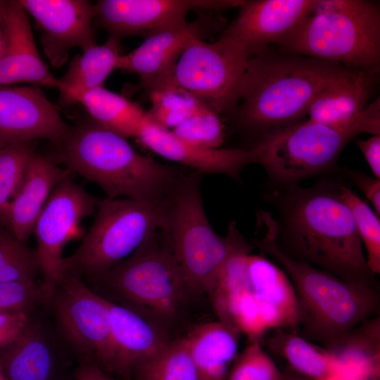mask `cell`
Instances as JSON below:
<instances>
[{
	"label": "cell",
	"mask_w": 380,
	"mask_h": 380,
	"mask_svg": "<svg viewBox=\"0 0 380 380\" xmlns=\"http://www.w3.org/2000/svg\"><path fill=\"white\" fill-rule=\"evenodd\" d=\"M343 182L327 177L310 187L268 185L262 198L278 212L276 243L294 259L376 289L353 216L341 197Z\"/></svg>",
	"instance_id": "cell-1"
},
{
	"label": "cell",
	"mask_w": 380,
	"mask_h": 380,
	"mask_svg": "<svg viewBox=\"0 0 380 380\" xmlns=\"http://www.w3.org/2000/svg\"><path fill=\"white\" fill-rule=\"evenodd\" d=\"M346 68L270 47L249 58L233 116L255 140L300 122L317 94Z\"/></svg>",
	"instance_id": "cell-2"
},
{
	"label": "cell",
	"mask_w": 380,
	"mask_h": 380,
	"mask_svg": "<svg viewBox=\"0 0 380 380\" xmlns=\"http://www.w3.org/2000/svg\"><path fill=\"white\" fill-rule=\"evenodd\" d=\"M53 146L49 156L54 162L98 184L108 199L165 201L184 174L139 154L126 138L91 118L70 126L65 138Z\"/></svg>",
	"instance_id": "cell-3"
},
{
	"label": "cell",
	"mask_w": 380,
	"mask_h": 380,
	"mask_svg": "<svg viewBox=\"0 0 380 380\" xmlns=\"http://www.w3.org/2000/svg\"><path fill=\"white\" fill-rule=\"evenodd\" d=\"M262 235L253 245L272 255L290 279L298 299L302 336L329 348L364 321L379 315L377 289L342 279L283 253L276 243V221L257 212Z\"/></svg>",
	"instance_id": "cell-4"
},
{
	"label": "cell",
	"mask_w": 380,
	"mask_h": 380,
	"mask_svg": "<svg viewBox=\"0 0 380 380\" xmlns=\"http://www.w3.org/2000/svg\"><path fill=\"white\" fill-rule=\"evenodd\" d=\"M362 133L380 134L379 97L351 126L336 127L308 120L300 121L261 137L250 147L256 153L255 163L268 176V185L288 186L334 172L343 150Z\"/></svg>",
	"instance_id": "cell-5"
},
{
	"label": "cell",
	"mask_w": 380,
	"mask_h": 380,
	"mask_svg": "<svg viewBox=\"0 0 380 380\" xmlns=\"http://www.w3.org/2000/svg\"><path fill=\"white\" fill-rule=\"evenodd\" d=\"M279 46L291 54L378 72L379 6L367 0H317L312 12Z\"/></svg>",
	"instance_id": "cell-6"
},
{
	"label": "cell",
	"mask_w": 380,
	"mask_h": 380,
	"mask_svg": "<svg viewBox=\"0 0 380 380\" xmlns=\"http://www.w3.org/2000/svg\"><path fill=\"white\" fill-rule=\"evenodd\" d=\"M202 174L185 173L167 198L163 229L189 292L213 293L217 274L243 235L235 220L226 236H219L205 214L201 196Z\"/></svg>",
	"instance_id": "cell-7"
},
{
	"label": "cell",
	"mask_w": 380,
	"mask_h": 380,
	"mask_svg": "<svg viewBox=\"0 0 380 380\" xmlns=\"http://www.w3.org/2000/svg\"><path fill=\"white\" fill-rule=\"evenodd\" d=\"M96 212L82 243L64 258L62 275L96 279L127 259L152 234L165 228L167 199L146 202L106 198L100 201Z\"/></svg>",
	"instance_id": "cell-8"
},
{
	"label": "cell",
	"mask_w": 380,
	"mask_h": 380,
	"mask_svg": "<svg viewBox=\"0 0 380 380\" xmlns=\"http://www.w3.org/2000/svg\"><path fill=\"white\" fill-rule=\"evenodd\" d=\"M96 279L105 282L125 300L165 319L177 314L189 292L163 229Z\"/></svg>",
	"instance_id": "cell-9"
},
{
	"label": "cell",
	"mask_w": 380,
	"mask_h": 380,
	"mask_svg": "<svg viewBox=\"0 0 380 380\" xmlns=\"http://www.w3.org/2000/svg\"><path fill=\"white\" fill-rule=\"evenodd\" d=\"M249 58L246 49L232 40L219 37L208 43L194 39L180 55L171 79L163 87H179L217 113L233 115Z\"/></svg>",
	"instance_id": "cell-10"
},
{
	"label": "cell",
	"mask_w": 380,
	"mask_h": 380,
	"mask_svg": "<svg viewBox=\"0 0 380 380\" xmlns=\"http://www.w3.org/2000/svg\"><path fill=\"white\" fill-rule=\"evenodd\" d=\"M49 303L69 343L84 357L108 370L112 358L108 300L77 276L63 274Z\"/></svg>",
	"instance_id": "cell-11"
},
{
	"label": "cell",
	"mask_w": 380,
	"mask_h": 380,
	"mask_svg": "<svg viewBox=\"0 0 380 380\" xmlns=\"http://www.w3.org/2000/svg\"><path fill=\"white\" fill-rule=\"evenodd\" d=\"M99 202L68 177L54 189L38 216L33 234L46 303H50L61 278L66 244L77 233L80 222L96 210Z\"/></svg>",
	"instance_id": "cell-12"
},
{
	"label": "cell",
	"mask_w": 380,
	"mask_h": 380,
	"mask_svg": "<svg viewBox=\"0 0 380 380\" xmlns=\"http://www.w3.org/2000/svg\"><path fill=\"white\" fill-rule=\"evenodd\" d=\"M241 0H101L96 4L94 23L120 40L145 38L180 26L191 10L219 12L239 8Z\"/></svg>",
	"instance_id": "cell-13"
},
{
	"label": "cell",
	"mask_w": 380,
	"mask_h": 380,
	"mask_svg": "<svg viewBox=\"0 0 380 380\" xmlns=\"http://www.w3.org/2000/svg\"><path fill=\"white\" fill-rule=\"evenodd\" d=\"M215 11L202 10L194 20L167 29L145 38L140 46L121 54L117 69L136 73L139 77L137 89L148 92L165 86L172 77L175 65L189 43L203 39L221 27Z\"/></svg>",
	"instance_id": "cell-14"
},
{
	"label": "cell",
	"mask_w": 380,
	"mask_h": 380,
	"mask_svg": "<svg viewBox=\"0 0 380 380\" xmlns=\"http://www.w3.org/2000/svg\"><path fill=\"white\" fill-rule=\"evenodd\" d=\"M317 0L243 1L220 37L241 45L250 57L286 40L314 10Z\"/></svg>",
	"instance_id": "cell-15"
},
{
	"label": "cell",
	"mask_w": 380,
	"mask_h": 380,
	"mask_svg": "<svg viewBox=\"0 0 380 380\" xmlns=\"http://www.w3.org/2000/svg\"><path fill=\"white\" fill-rule=\"evenodd\" d=\"M42 31L46 56L54 67L66 63L69 51H83L96 44V4L87 0H20Z\"/></svg>",
	"instance_id": "cell-16"
},
{
	"label": "cell",
	"mask_w": 380,
	"mask_h": 380,
	"mask_svg": "<svg viewBox=\"0 0 380 380\" xmlns=\"http://www.w3.org/2000/svg\"><path fill=\"white\" fill-rule=\"evenodd\" d=\"M70 126L38 87H0V144L37 139L60 144Z\"/></svg>",
	"instance_id": "cell-17"
},
{
	"label": "cell",
	"mask_w": 380,
	"mask_h": 380,
	"mask_svg": "<svg viewBox=\"0 0 380 380\" xmlns=\"http://www.w3.org/2000/svg\"><path fill=\"white\" fill-rule=\"evenodd\" d=\"M137 138L146 147L165 159L202 175H224L236 182L241 181V173L246 166L256 162L253 148L210 149L195 146L151 121L146 113Z\"/></svg>",
	"instance_id": "cell-18"
},
{
	"label": "cell",
	"mask_w": 380,
	"mask_h": 380,
	"mask_svg": "<svg viewBox=\"0 0 380 380\" xmlns=\"http://www.w3.org/2000/svg\"><path fill=\"white\" fill-rule=\"evenodd\" d=\"M4 37L0 59V87L31 82L56 88L58 79L39 56L27 13L19 1H8Z\"/></svg>",
	"instance_id": "cell-19"
},
{
	"label": "cell",
	"mask_w": 380,
	"mask_h": 380,
	"mask_svg": "<svg viewBox=\"0 0 380 380\" xmlns=\"http://www.w3.org/2000/svg\"><path fill=\"white\" fill-rule=\"evenodd\" d=\"M377 72L346 68L314 98L308 120L336 127L355 124L373 94Z\"/></svg>",
	"instance_id": "cell-20"
},
{
	"label": "cell",
	"mask_w": 380,
	"mask_h": 380,
	"mask_svg": "<svg viewBox=\"0 0 380 380\" xmlns=\"http://www.w3.org/2000/svg\"><path fill=\"white\" fill-rule=\"evenodd\" d=\"M112 358L108 371L127 378L169 341L163 333L134 310L108 300Z\"/></svg>",
	"instance_id": "cell-21"
},
{
	"label": "cell",
	"mask_w": 380,
	"mask_h": 380,
	"mask_svg": "<svg viewBox=\"0 0 380 380\" xmlns=\"http://www.w3.org/2000/svg\"><path fill=\"white\" fill-rule=\"evenodd\" d=\"M247 263L251 289L267 330L282 328L298 333L300 308L286 272L262 255L250 253Z\"/></svg>",
	"instance_id": "cell-22"
},
{
	"label": "cell",
	"mask_w": 380,
	"mask_h": 380,
	"mask_svg": "<svg viewBox=\"0 0 380 380\" xmlns=\"http://www.w3.org/2000/svg\"><path fill=\"white\" fill-rule=\"evenodd\" d=\"M71 174L49 156L32 155L9 211L8 230L15 238L27 243L53 191Z\"/></svg>",
	"instance_id": "cell-23"
},
{
	"label": "cell",
	"mask_w": 380,
	"mask_h": 380,
	"mask_svg": "<svg viewBox=\"0 0 380 380\" xmlns=\"http://www.w3.org/2000/svg\"><path fill=\"white\" fill-rule=\"evenodd\" d=\"M240 332L219 320L195 327L184 338L199 380H225L237 357Z\"/></svg>",
	"instance_id": "cell-24"
},
{
	"label": "cell",
	"mask_w": 380,
	"mask_h": 380,
	"mask_svg": "<svg viewBox=\"0 0 380 380\" xmlns=\"http://www.w3.org/2000/svg\"><path fill=\"white\" fill-rule=\"evenodd\" d=\"M120 51V40L109 36L103 44L93 46L75 57L65 74L57 80L61 104H74L82 93L103 87L108 75L117 69Z\"/></svg>",
	"instance_id": "cell-25"
},
{
	"label": "cell",
	"mask_w": 380,
	"mask_h": 380,
	"mask_svg": "<svg viewBox=\"0 0 380 380\" xmlns=\"http://www.w3.org/2000/svg\"><path fill=\"white\" fill-rule=\"evenodd\" d=\"M53 362L47 338L31 321L16 341L0 350V366L7 380H50Z\"/></svg>",
	"instance_id": "cell-26"
},
{
	"label": "cell",
	"mask_w": 380,
	"mask_h": 380,
	"mask_svg": "<svg viewBox=\"0 0 380 380\" xmlns=\"http://www.w3.org/2000/svg\"><path fill=\"white\" fill-rule=\"evenodd\" d=\"M328 349L337 362V372L356 377L379 376V315L364 321Z\"/></svg>",
	"instance_id": "cell-27"
},
{
	"label": "cell",
	"mask_w": 380,
	"mask_h": 380,
	"mask_svg": "<svg viewBox=\"0 0 380 380\" xmlns=\"http://www.w3.org/2000/svg\"><path fill=\"white\" fill-rule=\"evenodd\" d=\"M274 330L266 339V345L304 378L322 380L338 372L337 362L328 348L296 332L282 328Z\"/></svg>",
	"instance_id": "cell-28"
},
{
	"label": "cell",
	"mask_w": 380,
	"mask_h": 380,
	"mask_svg": "<svg viewBox=\"0 0 380 380\" xmlns=\"http://www.w3.org/2000/svg\"><path fill=\"white\" fill-rule=\"evenodd\" d=\"M77 102L95 122L126 139L137 137L146 115L139 105L103 87L82 93Z\"/></svg>",
	"instance_id": "cell-29"
},
{
	"label": "cell",
	"mask_w": 380,
	"mask_h": 380,
	"mask_svg": "<svg viewBox=\"0 0 380 380\" xmlns=\"http://www.w3.org/2000/svg\"><path fill=\"white\" fill-rule=\"evenodd\" d=\"M132 375L134 380H199L184 338L169 342Z\"/></svg>",
	"instance_id": "cell-30"
},
{
	"label": "cell",
	"mask_w": 380,
	"mask_h": 380,
	"mask_svg": "<svg viewBox=\"0 0 380 380\" xmlns=\"http://www.w3.org/2000/svg\"><path fill=\"white\" fill-rule=\"evenodd\" d=\"M148 93L152 104L146 112L147 117L167 130L174 129L196 113L210 108L177 87H166Z\"/></svg>",
	"instance_id": "cell-31"
},
{
	"label": "cell",
	"mask_w": 380,
	"mask_h": 380,
	"mask_svg": "<svg viewBox=\"0 0 380 380\" xmlns=\"http://www.w3.org/2000/svg\"><path fill=\"white\" fill-rule=\"evenodd\" d=\"M34 152L32 141L10 144L0 149V225L7 229L11 203Z\"/></svg>",
	"instance_id": "cell-32"
},
{
	"label": "cell",
	"mask_w": 380,
	"mask_h": 380,
	"mask_svg": "<svg viewBox=\"0 0 380 380\" xmlns=\"http://www.w3.org/2000/svg\"><path fill=\"white\" fill-rule=\"evenodd\" d=\"M341 197L349 208L355 226L367 251V262L374 274L380 273V220L379 216L367 202L360 198L343 182Z\"/></svg>",
	"instance_id": "cell-33"
},
{
	"label": "cell",
	"mask_w": 380,
	"mask_h": 380,
	"mask_svg": "<svg viewBox=\"0 0 380 380\" xmlns=\"http://www.w3.org/2000/svg\"><path fill=\"white\" fill-rule=\"evenodd\" d=\"M41 273L36 249L0 225V282L33 281Z\"/></svg>",
	"instance_id": "cell-34"
},
{
	"label": "cell",
	"mask_w": 380,
	"mask_h": 380,
	"mask_svg": "<svg viewBox=\"0 0 380 380\" xmlns=\"http://www.w3.org/2000/svg\"><path fill=\"white\" fill-rule=\"evenodd\" d=\"M183 141L204 148H220L225 137V127L220 114L211 108L193 115L170 130Z\"/></svg>",
	"instance_id": "cell-35"
},
{
	"label": "cell",
	"mask_w": 380,
	"mask_h": 380,
	"mask_svg": "<svg viewBox=\"0 0 380 380\" xmlns=\"http://www.w3.org/2000/svg\"><path fill=\"white\" fill-rule=\"evenodd\" d=\"M227 380H290L277 368L263 350L261 343L250 341L237 355L230 369Z\"/></svg>",
	"instance_id": "cell-36"
},
{
	"label": "cell",
	"mask_w": 380,
	"mask_h": 380,
	"mask_svg": "<svg viewBox=\"0 0 380 380\" xmlns=\"http://www.w3.org/2000/svg\"><path fill=\"white\" fill-rule=\"evenodd\" d=\"M40 303L46 302L36 280L0 282V312L30 314Z\"/></svg>",
	"instance_id": "cell-37"
},
{
	"label": "cell",
	"mask_w": 380,
	"mask_h": 380,
	"mask_svg": "<svg viewBox=\"0 0 380 380\" xmlns=\"http://www.w3.org/2000/svg\"><path fill=\"white\" fill-rule=\"evenodd\" d=\"M343 172L371 203L373 210L380 215V179L362 172L343 168Z\"/></svg>",
	"instance_id": "cell-38"
},
{
	"label": "cell",
	"mask_w": 380,
	"mask_h": 380,
	"mask_svg": "<svg viewBox=\"0 0 380 380\" xmlns=\"http://www.w3.org/2000/svg\"><path fill=\"white\" fill-rule=\"evenodd\" d=\"M355 141L374 177L380 179V134Z\"/></svg>",
	"instance_id": "cell-39"
},
{
	"label": "cell",
	"mask_w": 380,
	"mask_h": 380,
	"mask_svg": "<svg viewBox=\"0 0 380 380\" xmlns=\"http://www.w3.org/2000/svg\"><path fill=\"white\" fill-rule=\"evenodd\" d=\"M76 380H117L108 375L95 362L88 360L79 366L75 374Z\"/></svg>",
	"instance_id": "cell-40"
},
{
	"label": "cell",
	"mask_w": 380,
	"mask_h": 380,
	"mask_svg": "<svg viewBox=\"0 0 380 380\" xmlns=\"http://www.w3.org/2000/svg\"><path fill=\"white\" fill-rule=\"evenodd\" d=\"M30 321L0 329V350L16 341L21 336Z\"/></svg>",
	"instance_id": "cell-41"
},
{
	"label": "cell",
	"mask_w": 380,
	"mask_h": 380,
	"mask_svg": "<svg viewBox=\"0 0 380 380\" xmlns=\"http://www.w3.org/2000/svg\"><path fill=\"white\" fill-rule=\"evenodd\" d=\"M29 315L26 312H0V329L27 322L30 320Z\"/></svg>",
	"instance_id": "cell-42"
},
{
	"label": "cell",
	"mask_w": 380,
	"mask_h": 380,
	"mask_svg": "<svg viewBox=\"0 0 380 380\" xmlns=\"http://www.w3.org/2000/svg\"><path fill=\"white\" fill-rule=\"evenodd\" d=\"M7 4L8 1L0 0V59L3 53L5 43L4 22Z\"/></svg>",
	"instance_id": "cell-43"
},
{
	"label": "cell",
	"mask_w": 380,
	"mask_h": 380,
	"mask_svg": "<svg viewBox=\"0 0 380 380\" xmlns=\"http://www.w3.org/2000/svg\"><path fill=\"white\" fill-rule=\"evenodd\" d=\"M376 379H379V377L371 379H362L355 378L354 376H350L343 373L336 372L322 380H374Z\"/></svg>",
	"instance_id": "cell-44"
},
{
	"label": "cell",
	"mask_w": 380,
	"mask_h": 380,
	"mask_svg": "<svg viewBox=\"0 0 380 380\" xmlns=\"http://www.w3.org/2000/svg\"><path fill=\"white\" fill-rule=\"evenodd\" d=\"M0 380H7L0 366Z\"/></svg>",
	"instance_id": "cell-45"
},
{
	"label": "cell",
	"mask_w": 380,
	"mask_h": 380,
	"mask_svg": "<svg viewBox=\"0 0 380 380\" xmlns=\"http://www.w3.org/2000/svg\"><path fill=\"white\" fill-rule=\"evenodd\" d=\"M293 380H310L306 378H293Z\"/></svg>",
	"instance_id": "cell-46"
},
{
	"label": "cell",
	"mask_w": 380,
	"mask_h": 380,
	"mask_svg": "<svg viewBox=\"0 0 380 380\" xmlns=\"http://www.w3.org/2000/svg\"><path fill=\"white\" fill-rule=\"evenodd\" d=\"M1 148H3V146L0 144V149H1Z\"/></svg>",
	"instance_id": "cell-47"
},
{
	"label": "cell",
	"mask_w": 380,
	"mask_h": 380,
	"mask_svg": "<svg viewBox=\"0 0 380 380\" xmlns=\"http://www.w3.org/2000/svg\"><path fill=\"white\" fill-rule=\"evenodd\" d=\"M374 380H379V379H374Z\"/></svg>",
	"instance_id": "cell-48"
},
{
	"label": "cell",
	"mask_w": 380,
	"mask_h": 380,
	"mask_svg": "<svg viewBox=\"0 0 380 380\" xmlns=\"http://www.w3.org/2000/svg\"><path fill=\"white\" fill-rule=\"evenodd\" d=\"M290 380H293V379H292V378H291V379H290Z\"/></svg>",
	"instance_id": "cell-49"
}]
</instances>
